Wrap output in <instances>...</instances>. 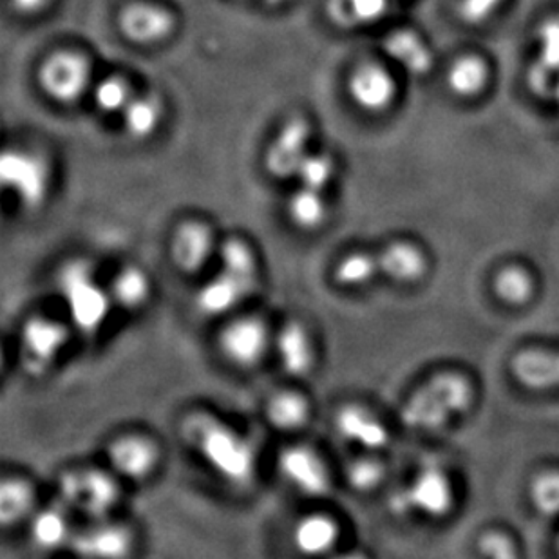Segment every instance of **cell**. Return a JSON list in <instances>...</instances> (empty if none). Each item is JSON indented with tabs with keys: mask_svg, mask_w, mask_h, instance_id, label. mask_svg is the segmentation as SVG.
I'll return each mask as SVG.
<instances>
[{
	"mask_svg": "<svg viewBox=\"0 0 559 559\" xmlns=\"http://www.w3.org/2000/svg\"><path fill=\"white\" fill-rule=\"evenodd\" d=\"M181 438L222 480L230 486L247 487L258 469V454L249 438L209 412L186 415Z\"/></svg>",
	"mask_w": 559,
	"mask_h": 559,
	"instance_id": "cell-1",
	"label": "cell"
},
{
	"mask_svg": "<svg viewBox=\"0 0 559 559\" xmlns=\"http://www.w3.org/2000/svg\"><path fill=\"white\" fill-rule=\"evenodd\" d=\"M473 402L469 380L460 373H440L413 393L402 409V420L413 429L435 431L462 413Z\"/></svg>",
	"mask_w": 559,
	"mask_h": 559,
	"instance_id": "cell-2",
	"label": "cell"
},
{
	"mask_svg": "<svg viewBox=\"0 0 559 559\" xmlns=\"http://www.w3.org/2000/svg\"><path fill=\"white\" fill-rule=\"evenodd\" d=\"M57 288L68 305L69 316L79 332H98L111 311V294L98 285L95 272L84 259H71L60 266Z\"/></svg>",
	"mask_w": 559,
	"mask_h": 559,
	"instance_id": "cell-3",
	"label": "cell"
},
{
	"mask_svg": "<svg viewBox=\"0 0 559 559\" xmlns=\"http://www.w3.org/2000/svg\"><path fill=\"white\" fill-rule=\"evenodd\" d=\"M60 500L95 522L106 520L122 498L117 475L96 467L66 471L59 481Z\"/></svg>",
	"mask_w": 559,
	"mask_h": 559,
	"instance_id": "cell-4",
	"label": "cell"
},
{
	"mask_svg": "<svg viewBox=\"0 0 559 559\" xmlns=\"http://www.w3.org/2000/svg\"><path fill=\"white\" fill-rule=\"evenodd\" d=\"M0 183L11 190L27 211H35L48 200L51 169L43 154L26 148H8L0 158Z\"/></svg>",
	"mask_w": 559,
	"mask_h": 559,
	"instance_id": "cell-5",
	"label": "cell"
},
{
	"mask_svg": "<svg viewBox=\"0 0 559 559\" xmlns=\"http://www.w3.org/2000/svg\"><path fill=\"white\" fill-rule=\"evenodd\" d=\"M71 338L68 324L51 317L33 316L24 322L19 338V360L32 379H40L57 365Z\"/></svg>",
	"mask_w": 559,
	"mask_h": 559,
	"instance_id": "cell-6",
	"label": "cell"
},
{
	"mask_svg": "<svg viewBox=\"0 0 559 559\" xmlns=\"http://www.w3.org/2000/svg\"><path fill=\"white\" fill-rule=\"evenodd\" d=\"M37 79L49 100L69 106L79 102L90 87V59L79 51H55L40 63Z\"/></svg>",
	"mask_w": 559,
	"mask_h": 559,
	"instance_id": "cell-7",
	"label": "cell"
},
{
	"mask_svg": "<svg viewBox=\"0 0 559 559\" xmlns=\"http://www.w3.org/2000/svg\"><path fill=\"white\" fill-rule=\"evenodd\" d=\"M283 480L302 497L324 498L332 491V476L321 454L307 445H292L277 460Z\"/></svg>",
	"mask_w": 559,
	"mask_h": 559,
	"instance_id": "cell-8",
	"label": "cell"
},
{
	"mask_svg": "<svg viewBox=\"0 0 559 559\" xmlns=\"http://www.w3.org/2000/svg\"><path fill=\"white\" fill-rule=\"evenodd\" d=\"M453 486L445 471L438 465L424 467L412 486L399 492L393 501L401 511H418L429 518H442L453 507Z\"/></svg>",
	"mask_w": 559,
	"mask_h": 559,
	"instance_id": "cell-9",
	"label": "cell"
},
{
	"mask_svg": "<svg viewBox=\"0 0 559 559\" xmlns=\"http://www.w3.org/2000/svg\"><path fill=\"white\" fill-rule=\"evenodd\" d=\"M310 123L305 118H290L281 127L264 154V169L275 180L297 178L302 162L307 159L310 143Z\"/></svg>",
	"mask_w": 559,
	"mask_h": 559,
	"instance_id": "cell-10",
	"label": "cell"
},
{
	"mask_svg": "<svg viewBox=\"0 0 559 559\" xmlns=\"http://www.w3.org/2000/svg\"><path fill=\"white\" fill-rule=\"evenodd\" d=\"M176 26L175 13L154 2H132L118 15V29L136 46H158L173 37Z\"/></svg>",
	"mask_w": 559,
	"mask_h": 559,
	"instance_id": "cell-11",
	"label": "cell"
},
{
	"mask_svg": "<svg viewBox=\"0 0 559 559\" xmlns=\"http://www.w3.org/2000/svg\"><path fill=\"white\" fill-rule=\"evenodd\" d=\"M269 326L258 317H241L228 322L219 333V349L238 368H253L269 349Z\"/></svg>",
	"mask_w": 559,
	"mask_h": 559,
	"instance_id": "cell-12",
	"label": "cell"
},
{
	"mask_svg": "<svg viewBox=\"0 0 559 559\" xmlns=\"http://www.w3.org/2000/svg\"><path fill=\"white\" fill-rule=\"evenodd\" d=\"M395 79L390 69L382 63L360 62L349 73L348 93L355 106L366 112H384L393 106L396 98Z\"/></svg>",
	"mask_w": 559,
	"mask_h": 559,
	"instance_id": "cell-13",
	"label": "cell"
},
{
	"mask_svg": "<svg viewBox=\"0 0 559 559\" xmlns=\"http://www.w3.org/2000/svg\"><path fill=\"white\" fill-rule=\"evenodd\" d=\"M107 460L112 473L131 481L147 480L162 460L154 440L142 435H123L109 443Z\"/></svg>",
	"mask_w": 559,
	"mask_h": 559,
	"instance_id": "cell-14",
	"label": "cell"
},
{
	"mask_svg": "<svg viewBox=\"0 0 559 559\" xmlns=\"http://www.w3.org/2000/svg\"><path fill=\"white\" fill-rule=\"evenodd\" d=\"M216 239L206 223L190 219L178 225L170 238V261L181 274H198L216 250Z\"/></svg>",
	"mask_w": 559,
	"mask_h": 559,
	"instance_id": "cell-15",
	"label": "cell"
},
{
	"mask_svg": "<svg viewBox=\"0 0 559 559\" xmlns=\"http://www.w3.org/2000/svg\"><path fill=\"white\" fill-rule=\"evenodd\" d=\"M134 538L126 525L96 523L71 539V550L82 558L120 559L132 552Z\"/></svg>",
	"mask_w": 559,
	"mask_h": 559,
	"instance_id": "cell-16",
	"label": "cell"
},
{
	"mask_svg": "<svg viewBox=\"0 0 559 559\" xmlns=\"http://www.w3.org/2000/svg\"><path fill=\"white\" fill-rule=\"evenodd\" d=\"M255 286L258 281L245 280L227 270H219V274L201 286L195 296V307L206 317L225 316L236 310L255 290Z\"/></svg>",
	"mask_w": 559,
	"mask_h": 559,
	"instance_id": "cell-17",
	"label": "cell"
},
{
	"mask_svg": "<svg viewBox=\"0 0 559 559\" xmlns=\"http://www.w3.org/2000/svg\"><path fill=\"white\" fill-rule=\"evenodd\" d=\"M338 437L366 451H379L388 445L390 433L380 418L359 404H346L335 415Z\"/></svg>",
	"mask_w": 559,
	"mask_h": 559,
	"instance_id": "cell-18",
	"label": "cell"
},
{
	"mask_svg": "<svg viewBox=\"0 0 559 559\" xmlns=\"http://www.w3.org/2000/svg\"><path fill=\"white\" fill-rule=\"evenodd\" d=\"M275 352L281 366L292 377H307L316 365V348L308 328L299 321H288L275 335Z\"/></svg>",
	"mask_w": 559,
	"mask_h": 559,
	"instance_id": "cell-19",
	"label": "cell"
},
{
	"mask_svg": "<svg viewBox=\"0 0 559 559\" xmlns=\"http://www.w3.org/2000/svg\"><path fill=\"white\" fill-rule=\"evenodd\" d=\"M382 48L396 66H401L406 73L413 74V76H424L433 69V51L417 32L396 29V32L388 33Z\"/></svg>",
	"mask_w": 559,
	"mask_h": 559,
	"instance_id": "cell-20",
	"label": "cell"
},
{
	"mask_svg": "<svg viewBox=\"0 0 559 559\" xmlns=\"http://www.w3.org/2000/svg\"><path fill=\"white\" fill-rule=\"evenodd\" d=\"M512 373L531 390L559 388V352L527 349L512 360Z\"/></svg>",
	"mask_w": 559,
	"mask_h": 559,
	"instance_id": "cell-21",
	"label": "cell"
},
{
	"mask_svg": "<svg viewBox=\"0 0 559 559\" xmlns=\"http://www.w3.org/2000/svg\"><path fill=\"white\" fill-rule=\"evenodd\" d=\"M341 538L338 523L328 514L313 512L302 516L294 527V544L301 555L324 556L335 549Z\"/></svg>",
	"mask_w": 559,
	"mask_h": 559,
	"instance_id": "cell-22",
	"label": "cell"
},
{
	"mask_svg": "<svg viewBox=\"0 0 559 559\" xmlns=\"http://www.w3.org/2000/svg\"><path fill=\"white\" fill-rule=\"evenodd\" d=\"M390 0H326L324 13L333 26L357 29L384 19Z\"/></svg>",
	"mask_w": 559,
	"mask_h": 559,
	"instance_id": "cell-23",
	"label": "cell"
},
{
	"mask_svg": "<svg viewBox=\"0 0 559 559\" xmlns=\"http://www.w3.org/2000/svg\"><path fill=\"white\" fill-rule=\"evenodd\" d=\"M382 274L399 283H415L426 274V255L423 250L406 241H396L379 253Z\"/></svg>",
	"mask_w": 559,
	"mask_h": 559,
	"instance_id": "cell-24",
	"label": "cell"
},
{
	"mask_svg": "<svg viewBox=\"0 0 559 559\" xmlns=\"http://www.w3.org/2000/svg\"><path fill=\"white\" fill-rule=\"evenodd\" d=\"M311 407L307 396L297 391H280L270 396L266 418L270 426L283 433H296L310 423Z\"/></svg>",
	"mask_w": 559,
	"mask_h": 559,
	"instance_id": "cell-25",
	"label": "cell"
},
{
	"mask_svg": "<svg viewBox=\"0 0 559 559\" xmlns=\"http://www.w3.org/2000/svg\"><path fill=\"white\" fill-rule=\"evenodd\" d=\"M491 69L478 55H462L448 71L449 91L459 98H476L489 85Z\"/></svg>",
	"mask_w": 559,
	"mask_h": 559,
	"instance_id": "cell-26",
	"label": "cell"
},
{
	"mask_svg": "<svg viewBox=\"0 0 559 559\" xmlns=\"http://www.w3.org/2000/svg\"><path fill=\"white\" fill-rule=\"evenodd\" d=\"M109 294H111L112 305H117L122 310L136 311L147 305L153 294V285L145 270L134 264H127L112 277Z\"/></svg>",
	"mask_w": 559,
	"mask_h": 559,
	"instance_id": "cell-27",
	"label": "cell"
},
{
	"mask_svg": "<svg viewBox=\"0 0 559 559\" xmlns=\"http://www.w3.org/2000/svg\"><path fill=\"white\" fill-rule=\"evenodd\" d=\"M35 489L24 478H4L0 484V522L13 527L35 514Z\"/></svg>",
	"mask_w": 559,
	"mask_h": 559,
	"instance_id": "cell-28",
	"label": "cell"
},
{
	"mask_svg": "<svg viewBox=\"0 0 559 559\" xmlns=\"http://www.w3.org/2000/svg\"><path fill=\"white\" fill-rule=\"evenodd\" d=\"M29 533L33 544L44 550L62 549L71 544L74 536L68 514L60 507H48L44 511L35 512Z\"/></svg>",
	"mask_w": 559,
	"mask_h": 559,
	"instance_id": "cell-29",
	"label": "cell"
},
{
	"mask_svg": "<svg viewBox=\"0 0 559 559\" xmlns=\"http://www.w3.org/2000/svg\"><path fill=\"white\" fill-rule=\"evenodd\" d=\"M123 129L134 140H147L158 131L164 120V106L158 96H132L123 109Z\"/></svg>",
	"mask_w": 559,
	"mask_h": 559,
	"instance_id": "cell-30",
	"label": "cell"
},
{
	"mask_svg": "<svg viewBox=\"0 0 559 559\" xmlns=\"http://www.w3.org/2000/svg\"><path fill=\"white\" fill-rule=\"evenodd\" d=\"M286 212L290 217L292 225L305 230V233H313L324 225L328 217V205L321 190L299 189L290 195Z\"/></svg>",
	"mask_w": 559,
	"mask_h": 559,
	"instance_id": "cell-31",
	"label": "cell"
},
{
	"mask_svg": "<svg viewBox=\"0 0 559 559\" xmlns=\"http://www.w3.org/2000/svg\"><path fill=\"white\" fill-rule=\"evenodd\" d=\"M379 255L368 252H352L344 255L333 270V280L344 288H359L379 274Z\"/></svg>",
	"mask_w": 559,
	"mask_h": 559,
	"instance_id": "cell-32",
	"label": "cell"
},
{
	"mask_svg": "<svg viewBox=\"0 0 559 559\" xmlns=\"http://www.w3.org/2000/svg\"><path fill=\"white\" fill-rule=\"evenodd\" d=\"M217 258L222 270L239 275L245 280L258 281V258L245 239L228 238L217 247Z\"/></svg>",
	"mask_w": 559,
	"mask_h": 559,
	"instance_id": "cell-33",
	"label": "cell"
},
{
	"mask_svg": "<svg viewBox=\"0 0 559 559\" xmlns=\"http://www.w3.org/2000/svg\"><path fill=\"white\" fill-rule=\"evenodd\" d=\"M495 290L507 305H525L534 294L533 275L522 266H507L497 275Z\"/></svg>",
	"mask_w": 559,
	"mask_h": 559,
	"instance_id": "cell-34",
	"label": "cell"
},
{
	"mask_svg": "<svg viewBox=\"0 0 559 559\" xmlns=\"http://www.w3.org/2000/svg\"><path fill=\"white\" fill-rule=\"evenodd\" d=\"M93 100L104 115H122L132 100V91L122 76H107L96 85Z\"/></svg>",
	"mask_w": 559,
	"mask_h": 559,
	"instance_id": "cell-35",
	"label": "cell"
},
{
	"mask_svg": "<svg viewBox=\"0 0 559 559\" xmlns=\"http://www.w3.org/2000/svg\"><path fill=\"white\" fill-rule=\"evenodd\" d=\"M384 464L373 456H360L346 467V480L355 491H374L384 481Z\"/></svg>",
	"mask_w": 559,
	"mask_h": 559,
	"instance_id": "cell-36",
	"label": "cell"
},
{
	"mask_svg": "<svg viewBox=\"0 0 559 559\" xmlns=\"http://www.w3.org/2000/svg\"><path fill=\"white\" fill-rule=\"evenodd\" d=\"M333 178H335V162L326 153L308 154L301 169L297 173V180L301 181V187L321 190V192L328 189Z\"/></svg>",
	"mask_w": 559,
	"mask_h": 559,
	"instance_id": "cell-37",
	"label": "cell"
},
{
	"mask_svg": "<svg viewBox=\"0 0 559 559\" xmlns=\"http://www.w3.org/2000/svg\"><path fill=\"white\" fill-rule=\"evenodd\" d=\"M538 46V60L534 66L559 79V19L544 22L539 27Z\"/></svg>",
	"mask_w": 559,
	"mask_h": 559,
	"instance_id": "cell-38",
	"label": "cell"
},
{
	"mask_svg": "<svg viewBox=\"0 0 559 559\" xmlns=\"http://www.w3.org/2000/svg\"><path fill=\"white\" fill-rule=\"evenodd\" d=\"M531 498L539 512L558 514L559 512V471H547L536 476L531 486Z\"/></svg>",
	"mask_w": 559,
	"mask_h": 559,
	"instance_id": "cell-39",
	"label": "cell"
},
{
	"mask_svg": "<svg viewBox=\"0 0 559 559\" xmlns=\"http://www.w3.org/2000/svg\"><path fill=\"white\" fill-rule=\"evenodd\" d=\"M506 0H459L456 11L467 26H481L497 15Z\"/></svg>",
	"mask_w": 559,
	"mask_h": 559,
	"instance_id": "cell-40",
	"label": "cell"
},
{
	"mask_svg": "<svg viewBox=\"0 0 559 559\" xmlns=\"http://www.w3.org/2000/svg\"><path fill=\"white\" fill-rule=\"evenodd\" d=\"M480 550L481 555L489 558L511 559L516 556L514 544L501 533L484 534L480 539Z\"/></svg>",
	"mask_w": 559,
	"mask_h": 559,
	"instance_id": "cell-41",
	"label": "cell"
},
{
	"mask_svg": "<svg viewBox=\"0 0 559 559\" xmlns=\"http://www.w3.org/2000/svg\"><path fill=\"white\" fill-rule=\"evenodd\" d=\"M11 4L21 13H37L48 4V0H11Z\"/></svg>",
	"mask_w": 559,
	"mask_h": 559,
	"instance_id": "cell-42",
	"label": "cell"
},
{
	"mask_svg": "<svg viewBox=\"0 0 559 559\" xmlns=\"http://www.w3.org/2000/svg\"><path fill=\"white\" fill-rule=\"evenodd\" d=\"M552 100L556 102V106H558L559 109V79L558 82H556L555 93H552Z\"/></svg>",
	"mask_w": 559,
	"mask_h": 559,
	"instance_id": "cell-43",
	"label": "cell"
},
{
	"mask_svg": "<svg viewBox=\"0 0 559 559\" xmlns=\"http://www.w3.org/2000/svg\"><path fill=\"white\" fill-rule=\"evenodd\" d=\"M264 4L269 5H281L285 4V2H288V0H263Z\"/></svg>",
	"mask_w": 559,
	"mask_h": 559,
	"instance_id": "cell-44",
	"label": "cell"
}]
</instances>
